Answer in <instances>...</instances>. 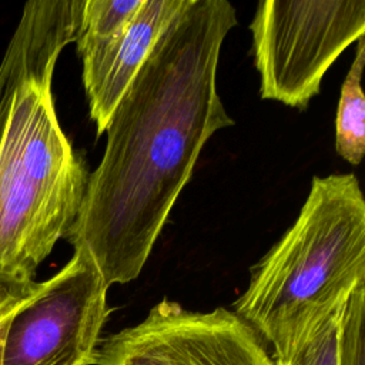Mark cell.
I'll use <instances>...</instances> for the list:
<instances>
[{
    "label": "cell",
    "instance_id": "cell-6",
    "mask_svg": "<svg viewBox=\"0 0 365 365\" xmlns=\"http://www.w3.org/2000/svg\"><path fill=\"white\" fill-rule=\"evenodd\" d=\"M93 365H277L234 311H190L167 298L138 324L100 341Z\"/></svg>",
    "mask_w": 365,
    "mask_h": 365
},
{
    "label": "cell",
    "instance_id": "cell-11",
    "mask_svg": "<svg viewBox=\"0 0 365 365\" xmlns=\"http://www.w3.org/2000/svg\"><path fill=\"white\" fill-rule=\"evenodd\" d=\"M365 284L349 295L341 328L339 365H365Z\"/></svg>",
    "mask_w": 365,
    "mask_h": 365
},
{
    "label": "cell",
    "instance_id": "cell-7",
    "mask_svg": "<svg viewBox=\"0 0 365 365\" xmlns=\"http://www.w3.org/2000/svg\"><path fill=\"white\" fill-rule=\"evenodd\" d=\"M188 0H144L128 27L97 53L81 60L88 114L97 135L128 86L143 67L154 44Z\"/></svg>",
    "mask_w": 365,
    "mask_h": 365
},
{
    "label": "cell",
    "instance_id": "cell-1",
    "mask_svg": "<svg viewBox=\"0 0 365 365\" xmlns=\"http://www.w3.org/2000/svg\"><path fill=\"white\" fill-rule=\"evenodd\" d=\"M235 24L230 1L188 0L110 117L104 154L66 238L108 288L140 275L201 150L234 124L217 90V67Z\"/></svg>",
    "mask_w": 365,
    "mask_h": 365
},
{
    "label": "cell",
    "instance_id": "cell-9",
    "mask_svg": "<svg viewBox=\"0 0 365 365\" xmlns=\"http://www.w3.org/2000/svg\"><path fill=\"white\" fill-rule=\"evenodd\" d=\"M144 0H84L77 31V53L86 58L117 36L131 23Z\"/></svg>",
    "mask_w": 365,
    "mask_h": 365
},
{
    "label": "cell",
    "instance_id": "cell-10",
    "mask_svg": "<svg viewBox=\"0 0 365 365\" xmlns=\"http://www.w3.org/2000/svg\"><path fill=\"white\" fill-rule=\"evenodd\" d=\"M346 304V302H345ZM345 304L292 356L277 365H339L341 328Z\"/></svg>",
    "mask_w": 365,
    "mask_h": 365
},
{
    "label": "cell",
    "instance_id": "cell-4",
    "mask_svg": "<svg viewBox=\"0 0 365 365\" xmlns=\"http://www.w3.org/2000/svg\"><path fill=\"white\" fill-rule=\"evenodd\" d=\"M250 29L261 98L304 110L327 70L365 36V0H264Z\"/></svg>",
    "mask_w": 365,
    "mask_h": 365
},
{
    "label": "cell",
    "instance_id": "cell-2",
    "mask_svg": "<svg viewBox=\"0 0 365 365\" xmlns=\"http://www.w3.org/2000/svg\"><path fill=\"white\" fill-rule=\"evenodd\" d=\"M84 0L23 7L0 61V311L21 302L80 212L88 173L64 134L51 91Z\"/></svg>",
    "mask_w": 365,
    "mask_h": 365
},
{
    "label": "cell",
    "instance_id": "cell-12",
    "mask_svg": "<svg viewBox=\"0 0 365 365\" xmlns=\"http://www.w3.org/2000/svg\"><path fill=\"white\" fill-rule=\"evenodd\" d=\"M23 302V301H21ZM16 304L13 307L4 308L0 311V365H3V352H4V341H6V332H7V327L10 324V319L14 314V311L19 308V305L21 304Z\"/></svg>",
    "mask_w": 365,
    "mask_h": 365
},
{
    "label": "cell",
    "instance_id": "cell-8",
    "mask_svg": "<svg viewBox=\"0 0 365 365\" xmlns=\"http://www.w3.org/2000/svg\"><path fill=\"white\" fill-rule=\"evenodd\" d=\"M365 63V36L358 38L355 58L341 87L335 120V150L352 165L365 153V97L361 77Z\"/></svg>",
    "mask_w": 365,
    "mask_h": 365
},
{
    "label": "cell",
    "instance_id": "cell-5",
    "mask_svg": "<svg viewBox=\"0 0 365 365\" xmlns=\"http://www.w3.org/2000/svg\"><path fill=\"white\" fill-rule=\"evenodd\" d=\"M107 291L96 264L74 250L68 262L37 282L14 311L3 365H93L110 314Z\"/></svg>",
    "mask_w": 365,
    "mask_h": 365
},
{
    "label": "cell",
    "instance_id": "cell-3",
    "mask_svg": "<svg viewBox=\"0 0 365 365\" xmlns=\"http://www.w3.org/2000/svg\"><path fill=\"white\" fill-rule=\"evenodd\" d=\"M365 284V200L355 174L314 177L294 224L251 268L234 312L292 356Z\"/></svg>",
    "mask_w": 365,
    "mask_h": 365
}]
</instances>
